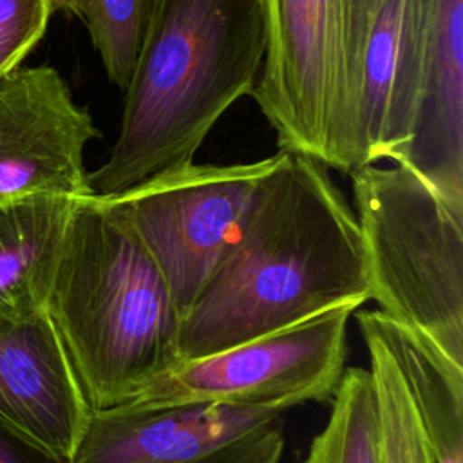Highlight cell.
Wrapping results in <instances>:
<instances>
[{
  "label": "cell",
  "instance_id": "13",
  "mask_svg": "<svg viewBox=\"0 0 463 463\" xmlns=\"http://www.w3.org/2000/svg\"><path fill=\"white\" fill-rule=\"evenodd\" d=\"M76 199L34 194L0 203V315L45 307Z\"/></svg>",
  "mask_w": 463,
  "mask_h": 463
},
{
  "label": "cell",
  "instance_id": "1",
  "mask_svg": "<svg viewBox=\"0 0 463 463\" xmlns=\"http://www.w3.org/2000/svg\"><path fill=\"white\" fill-rule=\"evenodd\" d=\"M327 170L293 150L271 156L235 241L181 320V360L371 298L356 215Z\"/></svg>",
  "mask_w": 463,
  "mask_h": 463
},
{
  "label": "cell",
  "instance_id": "3",
  "mask_svg": "<svg viewBox=\"0 0 463 463\" xmlns=\"http://www.w3.org/2000/svg\"><path fill=\"white\" fill-rule=\"evenodd\" d=\"M45 311L92 409L134 402L181 360V315L165 277L96 195L74 201Z\"/></svg>",
  "mask_w": 463,
  "mask_h": 463
},
{
  "label": "cell",
  "instance_id": "11",
  "mask_svg": "<svg viewBox=\"0 0 463 463\" xmlns=\"http://www.w3.org/2000/svg\"><path fill=\"white\" fill-rule=\"evenodd\" d=\"M394 165L463 217V0H432L409 143Z\"/></svg>",
  "mask_w": 463,
  "mask_h": 463
},
{
  "label": "cell",
  "instance_id": "6",
  "mask_svg": "<svg viewBox=\"0 0 463 463\" xmlns=\"http://www.w3.org/2000/svg\"><path fill=\"white\" fill-rule=\"evenodd\" d=\"M353 311L356 307L338 306L226 349L183 358L127 407L215 402L291 409L331 402L345 371Z\"/></svg>",
  "mask_w": 463,
  "mask_h": 463
},
{
  "label": "cell",
  "instance_id": "14",
  "mask_svg": "<svg viewBox=\"0 0 463 463\" xmlns=\"http://www.w3.org/2000/svg\"><path fill=\"white\" fill-rule=\"evenodd\" d=\"M396 360L438 463H463V367L382 311H360Z\"/></svg>",
  "mask_w": 463,
  "mask_h": 463
},
{
  "label": "cell",
  "instance_id": "8",
  "mask_svg": "<svg viewBox=\"0 0 463 463\" xmlns=\"http://www.w3.org/2000/svg\"><path fill=\"white\" fill-rule=\"evenodd\" d=\"M284 407L92 409L72 463H280Z\"/></svg>",
  "mask_w": 463,
  "mask_h": 463
},
{
  "label": "cell",
  "instance_id": "18",
  "mask_svg": "<svg viewBox=\"0 0 463 463\" xmlns=\"http://www.w3.org/2000/svg\"><path fill=\"white\" fill-rule=\"evenodd\" d=\"M51 16L49 0H0V78L40 43Z\"/></svg>",
  "mask_w": 463,
  "mask_h": 463
},
{
  "label": "cell",
  "instance_id": "2",
  "mask_svg": "<svg viewBox=\"0 0 463 463\" xmlns=\"http://www.w3.org/2000/svg\"><path fill=\"white\" fill-rule=\"evenodd\" d=\"M260 0H156L132 76L118 137L89 172L96 197L121 194L184 166L242 96L264 58Z\"/></svg>",
  "mask_w": 463,
  "mask_h": 463
},
{
  "label": "cell",
  "instance_id": "12",
  "mask_svg": "<svg viewBox=\"0 0 463 463\" xmlns=\"http://www.w3.org/2000/svg\"><path fill=\"white\" fill-rule=\"evenodd\" d=\"M432 0H382L364 56L367 165L398 161L409 143Z\"/></svg>",
  "mask_w": 463,
  "mask_h": 463
},
{
  "label": "cell",
  "instance_id": "5",
  "mask_svg": "<svg viewBox=\"0 0 463 463\" xmlns=\"http://www.w3.org/2000/svg\"><path fill=\"white\" fill-rule=\"evenodd\" d=\"M349 177L378 311L463 367V217L400 165Z\"/></svg>",
  "mask_w": 463,
  "mask_h": 463
},
{
  "label": "cell",
  "instance_id": "16",
  "mask_svg": "<svg viewBox=\"0 0 463 463\" xmlns=\"http://www.w3.org/2000/svg\"><path fill=\"white\" fill-rule=\"evenodd\" d=\"M302 463H378L376 418L367 369L345 367L324 429Z\"/></svg>",
  "mask_w": 463,
  "mask_h": 463
},
{
  "label": "cell",
  "instance_id": "7",
  "mask_svg": "<svg viewBox=\"0 0 463 463\" xmlns=\"http://www.w3.org/2000/svg\"><path fill=\"white\" fill-rule=\"evenodd\" d=\"M271 165H195L154 175L121 194L99 197L143 242L183 317L235 241Z\"/></svg>",
  "mask_w": 463,
  "mask_h": 463
},
{
  "label": "cell",
  "instance_id": "19",
  "mask_svg": "<svg viewBox=\"0 0 463 463\" xmlns=\"http://www.w3.org/2000/svg\"><path fill=\"white\" fill-rule=\"evenodd\" d=\"M0 463H72L14 425L0 420Z\"/></svg>",
  "mask_w": 463,
  "mask_h": 463
},
{
  "label": "cell",
  "instance_id": "4",
  "mask_svg": "<svg viewBox=\"0 0 463 463\" xmlns=\"http://www.w3.org/2000/svg\"><path fill=\"white\" fill-rule=\"evenodd\" d=\"M264 58L251 96L279 148L351 174L367 165L364 56L382 0H260Z\"/></svg>",
  "mask_w": 463,
  "mask_h": 463
},
{
  "label": "cell",
  "instance_id": "17",
  "mask_svg": "<svg viewBox=\"0 0 463 463\" xmlns=\"http://www.w3.org/2000/svg\"><path fill=\"white\" fill-rule=\"evenodd\" d=\"M156 0H81L80 16L109 80L125 90Z\"/></svg>",
  "mask_w": 463,
  "mask_h": 463
},
{
  "label": "cell",
  "instance_id": "20",
  "mask_svg": "<svg viewBox=\"0 0 463 463\" xmlns=\"http://www.w3.org/2000/svg\"><path fill=\"white\" fill-rule=\"evenodd\" d=\"M49 4H51L52 14H56V13H65V14L80 16L81 0H49Z\"/></svg>",
  "mask_w": 463,
  "mask_h": 463
},
{
  "label": "cell",
  "instance_id": "15",
  "mask_svg": "<svg viewBox=\"0 0 463 463\" xmlns=\"http://www.w3.org/2000/svg\"><path fill=\"white\" fill-rule=\"evenodd\" d=\"M356 322L369 354L378 463H438L396 360L360 311Z\"/></svg>",
  "mask_w": 463,
  "mask_h": 463
},
{
  "label": "cell",
  "instance_id": "10",
  "mask_svg": "<svg viewBox=\"0 0 463 463\" xmlns=\"http://www.w3.org/2000/svg\"><path fill=\"white\" fill-rule=\"evenodd\" d=\"M90 412L45 307L0 315V420L72 459Z\"/></svg>",
  "mask_w": 463,
  "mask_h": 463
},
{
  "label": "cell",
  "instance_id": "9",
  "mask_svg": "<svg viewBox=\"0 0 463 463\" xmlns=\"http://www.w3.org/2000/svg\"><path fill=\"white\" fill-rule=\"evenodd\" d=\"M99 137L52 65H20L0 78V203L54 194L92 195L85 148Z\"/></svg>",
  "mask_w": 463,
  "mask_h": 463
}]
</instances>
